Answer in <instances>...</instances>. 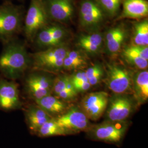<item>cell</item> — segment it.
<instances>
[{"label": "cell", "instance_id": "cell-14", "mask_svg": "<svg viewBox=\"0 0 148 148\" xmlns=\"http://www.w3.org/2000/svg\"><path fill=\"white\" fill-rule=\"evenodd\" d=\"M66 32L63 27L58 25L46 26L37 34V44L42 47H51L63 44Z\"/></svg>", "mask_w": 148, "mask_h": 148}, {"label": "cell", "instance_id": "cell-25", "mask_svg": "<svg viewBox=\"0 0 148 148\" xmlns=\"http://www.w3.org/2000/svg\"><path fill=\"white\" fill-rule=\"evenodd\" d=\"M132 45L143 47L148 46V21L147 19L135 23Z\"/></svg>", "mask_w": 148, "mask_h": 148}, {"label": "cell", "instance_id": "cell-16", "mask_svg": "<svg viewBox=\"0 0 148 148\" xmlns=\"http://www.w3.org/2000/svg\"><path fill=\"white\" fill-rule=\"evenodd\" d=\"M123 57L129 63L141 70H145L148 65V46L131 45L124 49Z\"/></svg>", "mask_w": 148, "mask_h": 148}, {"label": "cell", "instance_id": "cell-21", "mask_svg": "<svg viewBox=\"0 0 148 148\" xmlns=\"http://www.w3.org/2000/svg\"><path fill=\"white\" fill-rule=\"evenodd\" d=\"M126 38V32L123 27L111 28L106 35V42L108 52L115 55L120 52Z\"/></svg>", "mask_w": 148, "mask_h": 148}, {"label": "cell", "instance_id": "cell-19", "mask_svg": "<svg viewBox=\"0 0 148 148\" xmlns=\"http://www.w3.org/2000/svg\"><path fill=\"white\" fill-rule=\"evenodd\" d=\"M123 18L141 19L147 16L148 3L146 0H122Z\"/></svg>", "mask_w": 148, "mask_h": 148}, {"label": "cell", "instance_id": "cell-9", "mask_svg": "<svg viewBox=\"0 0 148 148\" xmlns=\"http://www.w3.org/2000/svg\"><path fill=\"white\" fill-rule=\"evenodd\" d=\"M55 119L60 125L73 134L87 132L92 125L85 114L77 106L69 107L62 115Z\"/></svg>", "mask_w": 148, "mask_h": 148}, {"label": "cell", "instance_id": "cell-12", "mask_svg": "<svg viewBox=\"0 0 148 148\" xmlns=\"http://www.w3.org/2000/svg\"><path fill=\"white\" fill-rule=\"evenodd\" d=\"M18 86L13 80L0 79V109L11 111L21 108Z\"/></svg>", "mask_w": 148, "mask_h": 148}, {"label": "cell", "instance_id": "cell-26", "mask_svg": "<svg viewBox=\"0 0 148 148\" xmlns=\"http://www.w3.org/2000/svg\"><path fill=\"white\" fill-rule=\"evenodd\" d=\"M85 71L88 81L92 87L98 84L104 76L103 70L99 64L94 65Z\"/></svg>", "mask_w": 148, "mask_h": 148}, {"label": "cell", "instance_id": "cell-13", "mask_svg": "<svg viewBox=\"0 0 148 148\" xmlns=\"http://www.w3.org/2000/svg\"><path fill=\"white\" fill-rule=\"evenodd\" d=\"M49 19L61 23L70 21L74 13L73 0H43Z\"/></svg>", "mask_w": 148, "mask_h": 148}, {"label": "cell", "instance_id": "cell-18", "mask_svg": "<svg viewBox=\"0 0 148 148\" xmlns=\"http://www.w3.org/2000/svg\"><path fill=\"white\" fill-rule=\"evenodd\" d=\"M25 116L30 131L36 134L46 122L52 118L36 104L27 107L25 112Z\"/></svg>", "mask_w": 148, "mask_h": 148}, {"label": "cell", "instance_id": "cell-4", "mask_svg": "<svg viewBox=\"0 0 148 148\" xmlns=\"http://www.w3.org/2000/svg\"><path fill=\"white\" fill-rule=\"evenodd\" d=\"M49 18L43 0H30V4L25 19V34L32 40L38 32L47 26Z\"/></svg>", "mask_w": 148, "mask_h": 148}, {"label": "cell", "instance_id": "cell-17", "mask_svg": "<svg viewBox=\"0 0 148 148\" xmlns=\"http://www.w3.org/2000/svg\"><path fill=\"white\" fill-rule=\"evenodd\" d=\"M35 102L53 118L62 115L69 108L66 101L61 100L53 95L45 96L35 101Z\"/></svg>", "mask_w": 148, "mask_h": 148}, {"label": "cell", "instance_id": "cell-29", "mask_svg": "<svg viewBox=\"0 0 148 148\" xmlns=\"http://www.w3.org/2000/svg\"><path fill=\"white\" fill-rule=\"evenodd\" d=\"M72 84L81 81H88L85 71H79L70 76Z\"/></svg>", "mask_w": 148, "mask_h": 148}, {"label": "cell", "instance_id": "cell-20", "mask_svg": "<svg viewBox=\"0 0 148 148\" xmlns=\"http://www.w3.org/2000/svg\"><path fill=\"white\" fill-rule=\"evenodd\" d=\"M132 91L139 104L145 103L148 99V72L142 70L133 78Z\"/></svg>", "mask_w": 148, "mask_h": 148}, {"label": "cell", "instance_id": "cell-6", "mask_svg": "<svg viewBox=\"0 0 148 148\" xmlns=\"http://www.w3.org/2000/svg\"><path fill=\"white\" fill-rule=\"evenodd\" d=\"M134 109V103L127 94H115L109 98L104 113L106 120L112 122L127 121Z\"/></svg>", "mask_w": 148, "mask_h": 148}, {"label": "cell", "instance_id": "cell-24", "mask_svg": "<svg viewBox=\"0 0 148 148\" xmlns=\"http://www.w3.org/2000/svg\"><path fill=\"white\" fill-rule=\"evenodd\" d=\"M87 65L85 57L77 51H68L64 59L63 69L74 70L81 68Z\"/></svg>", "mask_w": 148, "mask_h": 148}, {"label": "cell", "instance_id": "cell-28", "mask_svg": "<svg viewBox=\"0 0 148 148\" xmlns=\"http://www.w3.org/2000/svg\"><path fill=\"white\" fill-rule=\"evenodd\" d=\"M72 84L78 93L85 92L90 90L92 87L88 81H81L73 83Z\"/></svg>", "mask_w": 148, "mask_h": 148}, {"label": "cell", "instance_id": "cell-23", "mask_svg": "<svg viewBox=\"0 0 148 148\" xmlns=\"http://www.w3.org/2000/svg\"><path fill=\"white\" fill-rule=\"evenodd\" d=\"M37 135L41 137H48L58 136L73 134L68 130L60 125L55 118H51L46 122L37 131Z\"/></svg>", "mask_w": 148, "mask_h": 148}, {"label": "cell", "instance_id": "cell-1", "mask_svg": "<svg viewBox=\"0 0 148 148\" xmlns=\"http://www.w3.org/2000/svg\"><path fill=\"white\" fill-rule=\"evenodd\" d=\"M30 64L27 49L20 43H11L0 56V71L5 77L15 80L21 77Z\"/></svg>", "mask_w": 148, "mask_h": 148}, {"label": "cell", "instance_id": "cell-27", "mask_svg": "<svg viewBox=\"0 0 148 148\" xmlns=\"http://www.w3.org/2000/svg\"><path fill=\"white\" fill-rule=\"evenodd\" d=\"M97 1L106 14L114 16L119 12L122 0H97Z\"/></svg>", "mask_w": 148, "mask_h": 148}, {"label": "cell", "instance_id": "cell-5", "mask_svg": "<svg viewBox=\"0 0 148 148\" xmlns=\"http://www.w3.org/2000/svg\"><path fill=\"white\" fill-rule=\"evenodd\" d=\"M22 12L19 7L7 3L0 5V37L8 39L21 29Z\"/></svg>", "mask_w": 148, "mask_h": 148}, {"label": "cell", "instance_id": "cell-11", "mask_svg": "<svg viewBox=\"0 0 148 148\" xmlns=\"http://www.w3.org/2000/svg\"><path fill=\"white\" fill-rule=\"evenodd\" d=\"M106 13L97 0H82L79 4V20L87 28L98 27L104 20Z\"/></svg>", "mask_w": 148, "mask_h": 148}, {"label": "cell", "instance_id": "cell-2", "mask_svg": "<svg viewBox=\"0 0 148 148\" xmlns=\"http://www.w3.org/2000/svg\"><path fill=\"white\" fill-rule=\"evenodd\" d=\"M69 51L63 44L48 48L33 55V68L38 71L57 73L63 67L64 59Z\"/></svg>", "mask_w": 148, "mask_h": 148}, {"label": "cell", "instance_id": "cell-3", "mask_svg": "<svg viewBox=\"0 0 148 148\" xmlns=\"http://www.w3.org/2000/svg\"><path fill=\"white\" fill-rule=\"evenodd\" d=\"M129 127L127 121L112 122L104 121L92 125L86 132L87 135L92 140L106 143L117 144L124 137Z\"/></svg>", "mask_w": 148, "mask_h": 148}, {"label": "cell", "instance_id": "cell-15", "mask_svg": "<svg viewBox=\"0 0 148 148\" xmlns=\"http://www.w3.org/2000/svg\"><path fill=\"white\" fill-rule=\"evenodd\" d=\"M52 95L66 102L73 101L78 95L74 88L70 76L59 75L53 79Z\"/></svg>", "mask_w": 148, "mask_h": 148}, {"label": "cell", "instance_id": "cell-10", "mask_svg": "<svg viewBox=\"0 0 148 148\" xmlns=\"http://www.w3.org/2000/svg\"><path fill=\"white\" fill-rule=\"evenodd\" d=\"M53 79L47 75L34 73L25 80V90L29 96L34 101L52 95Z\"/></svg>", "mask_w": 148, "mask_h": 148}, {"label": "cell", "instance_id": "cell-7", "mask_svg": "<svg viewBox=\"0 0 148 148\" xmlns=\"http://www.w3.org/2000/svg\"><path fill=\"white\" fill-rule=\"evenodd\" d=\"M132 81L127 69L116 64L108 65L106 83L114 94H127L132 91Z\"/></svg>", "mask_w": 148, "mask_h": 148}, {"label": "cell", "instance_id": "cell-22", "mask_svg": "<svg viewBox=\"0 0 148 148\" xmlns=\"http://www.w3.org/2000/svg\"><path fill=\"white\" fill-rule=\"evenodd\" d=\"M103 37L101 34L94 33L82 35L78 40V46L86 52L95 54L98 53L102 46Z\"/></svg>", "mask_w": 148, "mask_h": 148}, {"label": "cell", "instance_id": "cell-8", "mask_svg": "<svg viewBox=\"0 0 148 148\" xmlns=\"http://www.w3.org/2000/svg\"><path fill=\"white\" fill-rule=\"evenodd\" d=\"M109 98L105 92L90 93L82 99L79 109L90 120L97 121L105 113Z\"/></svg>", "mask_w": 148, "mask_h": 148}]
</instances>
